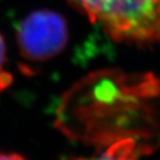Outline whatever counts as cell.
<instances>
[{"instance_id": "1", "label": "cell", "mask_w": 160, "mask_h": 160, "mask_svg": "<svg viewBox=\"0 0 160 160\" xmlns=\"http://www.w3.org/2000/svg\"><path fill=\"white\" fill-rule=\"evenodd\" d=\"M117 42H160V0H66Z\"/></svg>"}, {"instance_id": "2", "label": "cell", "mask_w": 160, "mask_h": 160, "mask_svg": "<svg viewBox=\"0 0 160 160\" xmlns=\"http://www.w3.org/2000/svg\"><path fill=\"white\" fill-rule=\"evenodd\" d=\"M68 39L65 18L51 10L33 11L18 27L20 53L31 62H43L55 58L66 48Z\"/></svg>"}, {"instance_id": "3", "label": "cell", "mask_w": 160, "mask_h": 160, "mask_svg": "<svg viewBox=\"0 0 160 160\" xmlns=\"http://www.w3.org/2000/svg\"><path fill=\"white\" fill-rule=\"evenodd\" d=\"M136 143L132 139H122L108 147L101 155L78 160H136Z\"/></svg>"}, {"instance_id": "4", "label": "cell", "mask_w": 160, "mask_h": 160, "mask_svg": "<svg viewBox=\"0 0 160 160\" xmlns=\"http://www.w3.org/2000/svg\"><path fill=\"white\" fill-rule=\"evenodd\" d=\"M6 58V45L5 40H3L2 36L0 35V68L2 67L3 62H5Z\"/></svg>"}, {"instance_id": "5", "label": "cell", "mask_w": 160, "mask_h": 160, "mask_svg": "<svg viewBox=\"0 0 160 160\" xmlns=\"http://www.w3.org/2000/svg\"><path fill=\"white\" fill-rule=\"evenodd\" d=\"M0 160H26L17 153H0Z\"/></svg>"}]
</instances>
